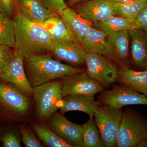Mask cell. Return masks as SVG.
I'll return each instance as SVG.
<instances>
[{"label": "cell", "instance_id": "obj_1", "mask_svg": "<svg viewBox=\"0 0 147 147\" xmlns=\"http://www.w3.org/2000/svg\"><path fill=\"white\" fill-rule=\"evenodd\" d=\"M12 22L16 55L25 59L49 53L52 37L42 25L30 21L19 13L13 16Z\"/></svg>", "mask_w": 147, "mask_h": 147}, {"label": "cell", "instance_id": "obj_2", "mask_svg": "<svg viewBox=\"0 0 147 147\" xmlns=\"http://www.w3.org/2000/svg\"><path fill=\"white\" fill-rule=\"evenodd\" d=\"M24 66L27 79L33 88L84 71L61 63L47 54L33 55L24 59Z\"/></svg>", "mask_w": 147, "mask_h": 147}, {"label": "cell", "instance_id": "obj_3", "mask_svg": "<svg viewBox=\"0 0 147 147\" xmlns=\"http://www.w3.org/2000/svg\"><path fill=\"white\" fill-rule=\"evenodd\" d=\"M32 98L14 84L0 80V123H18L30 120Z\"/></svg>", "mask_w": 147, "mask_h": 147}, {"label": "cell", "instance_id": "obj_4", "mask_svg": "<svg viewBox=\"0 0 147 147\" xmlns=\"http://www.w3.org/2000/svg\"><path fill=\"white\" fill-rule=\"evenodd\" d=\"M147 139V119L137 111L126 108L123 111L117 147H137Z\"/></svg>", "mask_w": 147, "mask_h": 147}, {"label": "cell", "instance_id": "obj_5", "mask_svg": "<svg viewBox=\"0 0 147 147\" xmlns=\"http://www.w3.org/2000/svg\"><path fill=\"white\" fill-rule=\"evenodd\" d=\"M63 97L61 79L33 88L37 120L46 121L53 113L60 109Z\"/></svg>", "mask_w": 147, "mask_h": 147}, {"label": "cell", "instance_id": "obj_6", "mask_svg": "<svg viewBox=\"0 0 147 147\" xmlns=\"http://www.w3.org/2000/svg\"><path fill=\"white\" fill-rule=\"evenodd\" d=\"M94 120L105 147H117V139L123 111L96 101L93 106Z\"/></svg>", "mask_w": 147, "mask_h": 147}, {"label": "cell", "instance_id": "obj_7", "mask_svg": "<svg viewBox=\"0 0 147 147\" xmlns=\"http://www.w3.org/2000/svg\"><path fill=\"white\" fill-rule=\"evenodd\" d=\"M85 60L87 74L104 88L117 82L120 69L108 58L86 51Z\"/></svg>", "mask_w": 147, "mask_h": 147}, {"label": "cell", "instance_id": "obj_8", "mask_svg": "<svg viewBox=\"0 0 147 147\" xmlns=\"http://www.w3.org/2000/svg\"><path fill=\"white\" fill-rule=\"evenodd\" d=\"M96 100L101 104L119 110L129 105L147 106V96L119 83L113 85L110 90H103Z\"/></svg>", "mask_w": 147, "mask_h": 147}, {"label": "cell", "instance_id": "obj_9", "mask_svg": "<svg viewBox=\"0 0 147 147\" xmlns=\"http://www.w3.org/2000/svg\"><path fill=\"white\" fill-rule=\"evenodd\" d=\"M48 126L71 147H84L82 125L68 120L64 114L56 112L46 121Z\"/></svg>", "mask_w": 147, "mask_h": 147}, {"label": "cell", "instance_id": "obj_10", "mask_svg": "<svg viewBox=\"0 0 147 147\" xmlns=\"http://www.w3.org/2000/svg\"><path fill=\"white\" fill-rule=\"evenodd\" d=\"M63 96L73 94H82L94 97L104 88L88 75L86 72L66 75L61 78Z\"/></svg>", "mask_w": 147, "mask_h": 147}, {"label": "cell", "instance_id": "obj_11", "mask_svg": "<svg viewBox=\"0 0 147 147\" xmlns=\"http://www.w3.org/2000/svg\"><path fill=\"white\" fill-rule=\"evenodd\" d=\"M49 53L55 59L63 61L71 65H81L85 63L86 50L81 45L70 40L52 38Z\"/></svg>", "mask_w": 147, "mask_h": 147}, {"label": "cell", "instance_id": "obj_12", "mask_svg": "<svg viewBox=\"0 0 147 147\" xmlns=\"http://www.w3.org/2000/svg\"><path fill=\"white\" fill-rule=\"evenodd\" d=\"M128 31L121 30L107 34L108 54L106 57L120 69L129 68Z\"/></svg>", "mask_w": 147, "mask_h": 147}, {"label": "cell", "instance_id": "obj_13", "mask_svg": "<svg viewBox=\"0 0 147 147\" xmlns=\"http://www.w3.org/2000/svg\"><path fill=\"white\" fill-rule=\"evenodd\" d=\"M74 10L82 18L94 24L114 15L110 0H92L79 3Z\"/></svg>", "mask_w": 147, "mask_h": 147}, {"label": "cell", "instance_id": "obj_14", "mask_svg": "<svg viewBox=\"0 0 147 147\" xmlns=\"http://www.w3.org/2000/svg\"><path fill=\"white\" fill-rule=\"evenodd\" d=\"M0 80L14 84L27 96L33 97V88L27 79L24 66V59L15 53L13 59Z\"/></svg>", "mask_w": 147, "mask_h": 147}, {"label": "cell", "instance_id": "obj_15", "mask_svg": "<svg viewBox=\"0 0 147 147\" xmlns=\"http://www.w3.org/2000/svg\"><path fill=\"white\" fill-rule=\"evenodd\" d=\"M59 15L67 28L71 40L82 46L93 24L82 18L79 13L69 7Z\"/></svg>", "mask_w": 147, "mask_h": 147}, {"label": "cell", "instance_id": "obj_16", "mask_svg": "<svg viewBox=\"0 0 147 147\" xmlns=\"http://www.w3.org/2000/svg\"><path fill=\"white\" fill-rule=\"evenodd\" d=\"M131 39V55L132 61L137 67L147 69V32L139 28L128 31Z\"/></svg>", "mask_w": 147, "mask_h": 147}, {"label": "cell", "instance_id": "obj_17", "mask_svg": "<svg viewBox=\"0 0 147 147\" xmlns=\"http://www.w3.org/2000/svg\"><path fill=\"white\" fill-rule=\"evenodd\" d=\"M18 13L42 25L46 19L57 13L49 9L40 0H18Z\"/></svg>", "mask_w": 147, "mask_h": 147}, {"label": "cell", "instance_id": "obj_18", "mask_svg": "<svg viewBox=\"0 0 147 147\" xmlns=\"http://www.w3.org/2000/svg\"><path fill=\"white\" fill-rule=\"evenodd\" d=\"M96 100L94 97L82 94L65 96L62 99L60 112L63 114L71 111H78L86 113L90 119L94 117L93 106Z\"/></svg>", "mask_w": 147, "mask_h": 147}, {"label": "cell", "instance_id": "obj_19", "mask_svg": "<svg viewBox=\"0 0 147 147\" xmlns=\"http://www.w3.org/2000/svg\"><path fill=\"white\" fill-rule=\"evenodd\" d=\"M117 82L147 96V69L137 71L130 68L120 69Z\"/></svg>", "mask_w": 147, "mask_h": 147}, {"label": "cell", "instance_id": "obj_20", "mask_svg": "<svg viewBox=\"0 0 147 147\" xmlns=\"http://www.w3.org/2000/svg\"><path fill=\"white\" fill-rule=\"evenodd\" d=\"M82 46L86 52L107 57L108 54L107 34L101 30L92 27Z\"/></svg>", "mask_w": 147, "mask_h": 147}, {"label": "cell", "instance_id": "obj_21", "mask_svg": "<svg viewBox=\"0 0 147 147\" xmlns=\"http://www.w3.org/2000/svg\"><path fill=\"white\" fill-rule=\"evenodd\" d=\"M31 126L38 137L47 146L71 147L49 127L46 121L37 120L31 123Z\"/></svg>", "mask_w": 147, "mask_h": 147}, {"label": "cell", "instance_id": "obj_22", "mask_svg": "<svg viewBox=\"0 0 147 147\" xmlns=\"http://www.w3.org/2000/svg\"><path fill=\"white\" fill-rule=\"evenodd\" d=\"M94 25L98 29L107 34L121 30L128 31L131 29L137 28L134 21L115 15Z\"/></svg>", "mask_w": 147, "mask_h": 147}, {"label": "cell", "instance_id": "obj_23", "mask_svg": "<svg viewBox=\"0 0 147 147\" xmlns=\"http://www.w3.org/2000/svg\"><path fill=\"white\" fill-rule=\"evenodd\" d=\"M147 4V0H136L125 3L113 2V13L115 16L134 21Z\"/></svg>", "mask_w": 147, "mask_h": 147}, {"label": "cell", "instance_id": "obj_24", "mask_svg": "<svg viewBox=\"0 0 147 147\" xmlns=\"http://www.w3.org/2000/svg\"><path fill=\"white\" fill-rule=\"evenodd\" d=\"M52 38L71 40L67 28L59 14L47 18L42 24Z\"/></svg>", "mask_w": 147, "mask_h": 147}, {"label": "cell", "instance_id": "obj_25", "mask_svg": "<svg viewBox=\"0 0 147 147\" xmlns=\"http://www.w3.org/2000/svg\"><path fill=\"white\" fill-rule=\"evenodd\" d=\"M84 147H103L99 130L93 118L82 125Z\"/></svg>", "mask_w": 147, "mask_h": 147}, {"label": "cell", "instance_id": "obj_26", "mask_svg": "<svg viewBox=\"0 0 147 147\" xmlns=\"http://www.w3.org/2000/svg\"><path fill=\"white\" fill-rule=\"evenodd\" d=\"M0 44L14 48L15 33L12 20L0 11Z\"/></svg>", "mask_w": 147, "mask_h": 147}, {"label": "cell", "instance_id": "obj_27", "mask_svg": "<svg viewBox=\"0 0 147 147\" xmlns=\"http://www.w3.org/2000/svg\"><path fill=\"white\" fill-rule=\"evenodd\" d=\"M18 127L22 137L21 140L25 147H44L42 143L36 137L32 130L29 126L20 123Z\"/></svg>", "mask_w": 147, "mask_h": 147}, {"label": "cell", "instance_id": "obj_28", "mask_svg": "<svg viewBox=\"0 0 147 147\" xmlns=\"http://www.w3.org/2000/svg\"><path fill=\"white\" fill-rule=\"evenodd\" d=\"M7 45L0 44V77L6 70L13 59L14 49Z\"/></svg>", "mask_w": 147, "mask_h": 147}, {"label": "cell", "instance_id": "obj_29", "mask_svg": "<svg viewBox=\"0 0 147 147\" xmlns=\"http://www.w3.org/2000/svg\"><path fill=\"white\" fill-rule=\"evenodd\" d=\"M0 11L8 17L18 13V0H0Z\"/></svg>", "mask_w": 147, "mask_h": 147}, {"label": "cell", "instance_id": "obj_30", "mask_svg": "<svg viewBox=\"0 0 147 147\" xmlns=\"http://www.w3.org/2000/svg\"><path fill=\"white\" fill-rule=\"evenodd\" d=\"M46 7L52 11L60 14L68 7L64 0H40Z\"/></svg>", "mask_w": 147, "mask_h": 147}, {"label": "cell", "instance_id": "obj_31", "mask_svg": "<svg viewBox=\"0 0 147 147\" xmlns=\"http://www.w3.org/2000/svg\"><path fill=\"white\" fill-rule=\"evenodd\" d=\"M4 147H21V142L16 135L11 132L5 133L0 138Z\"/></svg>", "mask_w": 147, "mask_h": 147}, {"label": "cell", "instance_id": "obj_32", "mask_svg": "<svg viewBox=\"0 0 147 147\" xmlns=\"http://www.w3.org/2000/svg\"><path fill=\"white\" fill-rule=\"evenodd\" d=\"M134 22L137 28L142 29L147 32V4L140 11Z\"/></svg>", "mask_w": 147, "mask_h": 147}, {"label": "cell", "instance_id": "obj_33", "mask_svg": "<svg viewBox=\"0 0 147 147\" xmlns=\"http://www.w3.org/2000/svg\"><path fill=\"white\" fill-rule=\"evenodd\" d=\"M87 0H68L67 3V5L68 6H72L76 5L79 3L83 2Z\"/></svg>", "mask_w": 147, "mask_h": 147}, {"label": "cell", "instance_id": "obj_34", "mask_svg": "<svg viewBox=\"0 0 147 147\" xmlns=\"http://www.w3.org/2000/svg\"><path fill=\"white\" fill-rule=\"evenodd\" d=\"M112 2L117 3H125L134 1L136 0H110Z\"/></svg>", "mask_w": 147, "mask_h": 147}, {"label": "cell", "instance_id": "obj_35", "mask_svg": "<svg viewBox=\"0 0 147 147\" xmlns=\"http://www.w3.org/2000/svg\"><path fill=\"white\" fill-rule=\"evenodd\" d=\"M137 147H147V139L143 140L137 145Z\"/></svg>", "mask_w": 147, "mask_h": 147}]
</instances>
